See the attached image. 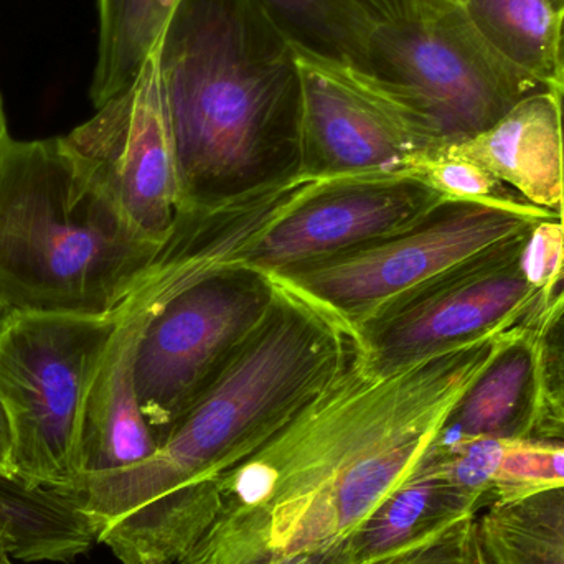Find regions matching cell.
<instances>
[{"mask_svg":"<svg viewBox=\"0 0 564 564\" xmlns=\"http://www.w3.org/2000/svg\"><path fill=\"white\" fill-rule=\"evenodd\" d=\"M295 50L301 171L340 181L413 175L441 151L406 93L367 66Z\"/></svg>","mask_w":564,"mask_h":564,"instance_id":"8","label":"cell"},{"mask_svg":"<svg viewBox=\"0 0 564 564\" xmlns=\"http://www.w3.org/2000/svg\"><path fill=\"white\" fill-rule=\"evenodd\" d=\"M552 86L553 91H555L556 102H558V111H560V129H562V208H560V221H562L564 228V86L558 85V83H553ZM564 274V267L563 273ZM560 278V280H562Z\"/></svg>","mask_w":564,"mask_h":564,"instance_id":"29","label":"cell"},{"mask_svg":"<svg viewBox=\"0 0 564 564\" xmlns=\"http://www.w3.org/2000/svg\"><path fill=\"white\" fill-rule=\"evenodd\" d=\"M564 294V274L562 280H560L558 285H556L555 292H553V297L550 299L549 305L552 304L553 301H555L558 295Z\"/></svg>","mask_w":564,"mask_h":564,"instance_id":"33","label":"cell"},{"mask_svg":"<svg viewBox=\"0 0 564 564\" xmlns=\"http://www.w3.org/2000/svg\"><path fill=\"white\" fill-rule=\"evenodd\" d=\"M161 69L184 214L301 171L295 50L257 0H184Z\"/></svg>","mask_w":564,"mask_h":564,"instance_id":"3","label":"cell"},{"mask_svg":"<svg viewBox=\"0 0 564 564\" xmlns=\"http://www.w3.org/2000/svg\"><path fill=\"white\" fill-rule=\"evenodd\" d=\"M440 437L564 443L543 394L533 322L500 335L492 357L457 401Z\"/></svg>","mask_w":564,"mask_h":564,"instance_id":"14","label":"cell"},{"mask_svg":"<svg viewBox=\"0 0 564 564\" xmlns=\"http://www.w3.org/2000/svg\"><path fill=\"white\" fill-rule=\"evenodd\" d=\"M294 48L367 66L377 23L355 0H257Z\"/></svg>","mask_w":564,"mask_h":564,"instance_id":"21","label":"cell"},{"mask_svg":"<svg viewBox=\"0 0 564 564\" xmlns=\"http://www.w3.org/2000/svg\"><path fill=\"white\" fill-rule=\"evenodd\" d=\"M368 68L406 93L441 151L482 134L546 88L494 53L457 2L420 22L378 25Z\"/></svg>","mask_w":564,"mask_h":564,"instance_id":"9","label":"cell"},{"mask_svg":"<svg viewBox=\"0 0 564 564\" xmlns=\"http://www.w3.org/2000/svg\"><path fill=\"white\" fill-rule=\"evenodd\" d=\"M267 274L238 267L194 282L159 307H145L135 344L142 413L161 443L214 384L263 322L274 297Z\"/></svg>","mask_w":564,"mask_h":564,"instance_id":"7","label":"cell"},{"mask_svg":"<svg viewBox=\"0 0 564 564\" xmlns=\"http://www.w3.org/2000/svg\"><path fill=\"white\" fill-rule=\"evenodd\" d=\"M444 200L414 175L341 182L282 218L243 267L271 276L350 253L410 230Z\"/></svg>","mask_w":564,"mask_h":564,"instance_id":"12","label":"cell"},{"mask_svg":"<svg viewBox=\"0 0 564 564\" xmlns=\"http://www.w3.org/2000/svg\"><path fill=\"white\" fill-rule=\"evenodd\" d=\"M457 6L503 62L540 86L556 82L560 13L550 0H457Z\"/></svg>","mask_w":564,"mask_h":564,"instance_id":"19","label":"cell"},{"mask_svg":"<svg viewBox=\"0 0 564 564\" xmlns=\"http://www.w3.org/2000/svg\"><path fill=\"white\" fill-rule=\"evenodd\" d=\"M377 25H406L449 9L457 0H355Z\"/></svg>","mask_w":564,"mask_h":564,"instance_id":"27","label":"cell"},{"mask_svg":"<svg viewBox=\"0 0 564 564\" xmlns=\"http://www.w3.org/2000/svg\"><path fill=\"white\" fill-rule=\"evenodd\" d=\"M182 2L98 0V58L89 88L95 108L134 82Z\"/></svg>","mask_w":564,"mask_h":564,"instance_id":"20","label":"cell"},{"mask_svg":"<svg viewBox=\"0 0 564 564\" xmlns=\"http://www.w3.org/2000/svg\"><path fill=\"white\" fill-rule=\"evenodd\" d=\"M564 487V443L502 440L490 503L513 502Z\"/></svg>","mask_w":564,"mask_h":564,"instance_id":"22","label":"cell"},{"mask_svg":"<svg viewBox=\"0 0 564 564\" xmlns=\"http://www.w3.org/2000/svg\"><path fill=\"white\" fill-rule=\"evenodd\" d=\"M273 282L276 291L263 322L158 451L78 494L96 543L119 564L181 563L214 519L218 482L322 393L360 350V338L340 322Z\"/></svg>","mask_w":564,"mask_h":564,"instance_id":"2","label":"cell"},{"mask_svg":"<svg viewBox=\"0 0 564 564\" xmlns=\"http://www.w3.org/2000/svg\"><path fill=\"white\" fill-rule=\"evenodd\" d=\"M479 509L421 466L347 540L344 564H377L440 539Z\"/></svg>","mask_w":564,"mask_h":564,"instance_id":"16","label":"cell"},{"mask_svg":"<svg viewBox=\"0 0 564 564\" xmlns=\"http://www.w3.org/2000/svg\"><path fill=\"white\" fill-rule=\"evenodd\" d=\"M474 520L476 517L464 520L463 523L454 527L440 539L377 564H474Z\"/></svg>","mask_w":564,"mask_h":564,"instance_id":"26","label":"cell"},{"mask_svg":"<svg viewBox=\"0 0 564 564\" xmlns=\"http://www.w3.org/2000/svg\"><path fill=\"white\" fill-rule=\"evenodd\" d=\"M474 564H564V487L496 502L473 525Z\"/></svg>","mask_w":564,"mask_h":564,"instance_id":"18","label":"cell"},{"mask_svg":"<svg viewBox=\"0 0 564 564\" xmlns=\"http://www.w3.org/2000/svg\"><path fill=\"white\" fill-rule=\"evenodd\" d=\"M9 555V546H7L6 540L0 535V556Z\"/></svg>","mask_w":564,"mask_h":564,"instance_id":"34","label":"cell"},{"mask_svg":"<svg viewBox=\"0 0 564 564\" xmlns=\"http://www.w3.org/2000/svg\"><path fill=\"white\" fill-rule=\"evenodd\" d=\"M532 230L464 261L375 322L360 337L368 361L403 367L539 318L543 294L525 270Z\"/></svg>","mask_w":564,"mask_h":564,"instance_id":"10","label":"cell"},{"mask_svg":"<svg viewBox=\"0 0 564 564\" xmlns=\"http://www.w3.org/2000/svg\"><path fill=\"white\" fill-rule=\"evenodd\" d=\"M0 535L15 562L75 563L95 546L78 497L0 470Z\"/></svg>","mask_w":564,"mask_h":564,"instance_id":"17","label":"cell"},{"mask_svg":"<svg viewBox=\"0 0 564 564\" xmlns=\"http://www.w3.org/2000/svg\"><path fill=\"white\" fill-rule=\"evenodd\" d=\"M307 564H344V562H341L340 555H335L328 556V558L315 560V562H311Z\"/></svg>","mask_w":564,"mask_h":564,"instance_id":"32","label":"cell"},{"mask_svg":"<svg viewBox=\"0 0 564 564\" xmlns=\"http://www.w3.org/2000/svg\"><path fill=\"white\" fill-rule=\"evenodd\" d=\"M500 335L390 370L371 365L361 345L322 393L218 482L214 519L178 564L340 555L421 466Z\"/></svg>","mask_w":564,"mask_h":564,"instance_id":"1","label":"cell"},{"mask_svg":"<svg viewBox=\"0 0 564 564\" xmlns=\"http://www.w3.org/2000/svg\"><path fill=\"white\" fill-rule=\"evenodd\" d=\"M111 317H0V400L13 476L76 496L86 403L116 328Z\"/></svg>","mask_w":564,"mask_h":564,"instance_id":"5","label":"cell"},{"mask_svg":"<svg viewBox=\"0 0 564 564\" xmlns=\"http://www.w3.org/2000/svg\"><path fill=\"white\" fill-rule=\"evenodd\" d=\"M529 322L536 327L543 394L564 440V294Z\"/></svg>","mask_w":564,"mask_h":564,"instance_id":"24","label":"cell"},{"mask_svg":"<svg viewBox=\"0 0 564 564\" xmlns=\"http://www.w3.org/2000/svg\"><path fill=\"white\" fill-rule=\"evenodd\" d=\"M564 267V228L560 218L543 220L533 228L525 248V270L549 305ZM540 317V315H539Z\"/></svg>","mask_w":564,"mask_h":564,"instance_id":"25","label":"cell"},{"mask_svg":"<svg viewBox=\"0 0 564 564\" xmlns=\"http://www.w3.org/2000/svg\"><path fill=\"white\" fill-rule=\"evenodd\" d=\"M128 224L162 245L184 214L161 43L128 88L63 135Z\"/></svg>","mask_w":564,"mask_h":564,"instance_id":"11","label":"cell"},{"mask_svg":"<svg viewBox=\"0 0 564 564\" xmlns=\"http://www.w3.org/2000/svg\"><path fill=\"white\" fill-rule=\"evenodd\" d=\"M413 175L443 195L446 200L535 207L486 169L446 152L424 158L414 169Z\"/></svg>","mask_w":564,"mask_h":564,"instance_id":"23","label":"cell"},{"mask_svg":"<svg viewBox=\"0 0 564 564\" xmlns=\"http://www.w3.org/2000/svg\"><path fill=\"white\" fill-rule=\"evenodd\" d=\"M161 247L128 224L65 138L0 149V314L111 317Z\"/></svg>","mask_w":564,"mask_h":564,"instance_id":"4","label":"cell"},{"mask_svg":"<svg viewBox=\"0 0 564 564\" xmlns=\"http://www.w3.org/2000/svg\"><path fill=\"white\" fill-rule=\"evenodd\" d=\"M10 134L7 129L6 111H3L2 96H0V149L3 148L7 141H9Z\"/></svg>","mask_w":564,"mask_h":564,"instance_id":"31","label":"cell"},{"mask_svg":"<svg viewBox=\"0 0 564 564\" xmlns=\"http://www.w3.org/2000/svg\"><path fill=\"white\" fill-rule=\"evenodd\" d=\"M552 218L558 215L540 207L444 200L403 234L267 276L360 338L375 322L464 261Z\"/></svg>","mask_w":564,"mask_h":564,"instance_id":"6","label":"cell"},{"mask_svg":"<svg viewBox=\"0 0 564 564\" xmlns=\"http://www.w3.org/2000/svg\"><path fill=\"white\" fill-rule=\"evenodd\" d=\"M116 321L86 403L78 494L89 484L144 463L158 451V440L142 413L134 381L135 344L145 321V307L131 295L116 312Z\"/></svg>","mask_w":564,"mask_h":564,"instance_id":"13","label":"cell"},{"mask_svg":"<svg viewBox=\"0 0 564 564\" xmlns=\"http://www.w3.org/2000/svg\"><path fill=\"white\" fill-rule=\"evenodd\" d=\"M496 175L535 207L562 208V129L552 86L517 102L482 134L444 149Z\"/></svg>","mask_w":564,"mask_h":564,"instance_id":"15","label":"cell"},{"mask_svg":"<svg viewBox=\"0 0 564 564\" xmlns=\"http://www.w3.org/2000/svg\"><path fill=\"white\" fill-rule=\"evenodd\" d=\"M0 564H17L15 560L10 555L0 556Z\"/></svg>","mask_w":564,"mask_h":564,"instance_id":"36","label":"cell"},{"mask_svg":"<svg viewBox=\"0 0 564 564\" xmlns=\"http://www.w3.org/2000/svg\"><path fill=\"white\" fill-rule=\"evenodd\" d=\"M564 86V10L560 13V32H558V75L556 82Z\"/></svg>","mask_w":564,"mask_h":564,"instance_id":"30","label":"cell"},{"mask_svg":"<svg viewBox=\"0 0 564 564\" xmlns=\"http://www.w3.org/2000/svg\"><path fill=\"white\" fill-rule=\"evenodd\" d=\"M12 427H10L9 414L0 400V470L12 474L10 460H12Z\"/></svg>","mask_w":564,"mask_h":564,"instance_id":"28","label":"cell"},{"mask_svg":"<svg viewBox=\"0 0 564 564\" xmlns=\"http://www.w3.org/2000/svg\"><path fill=\"white\" fill-rule=\"evenodd\" d=\"M550 2L553 3V7H555L556 12L562 13L564 10V0H550Z\"/></svg>","mask_w":564,"mask_h":564,"instance_id":"35","label":"cell"}]
</instances>
